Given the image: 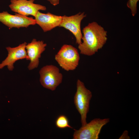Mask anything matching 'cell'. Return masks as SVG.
I'll return each instance as SVG.
<instances>
[{
    "mask_svg": "<svg viewBox=\"0 0 139 139\" xmlns=\"http://www.w3.org/2000/svg\"><path fill=\"white\" fill-rule=\"evenodd\" d=\"M83 42L78 48L82 55L91 56L102 48L107 40V31L95 22L89 24L82 30Z\"/></svg>",
    "mask_w": 139,
    "mask_h": 139,
    "instance_id": "cell-1",
    "label": "cell"
},
{
    "mask_svg": "<svg viewBox=\"0 0 139 139\" xmlns=\"http://www.w3.org/2000/svg\"><path fill=\"white\" fill-rule=\"evenodd\" d=\"M55 59L63 69L69 71L76 69L80 57L76 48L71 45L64 44L55 55Z\"/></svg>",
    "mask_w": 139,
    "mask_h": 139,
    "instance_id": "cell-2",
    "label": "cell"
},
{
    "mask_svg": "<svg viewBox=\"0 0 139 139\" xmlns=\"http://www.w3.org/2000/svg\"><path fill=\"white\" fill-rule=\"evenodd\" d=\"M76 84L77 90L74 97V102L76 109L81 115V122L83 126L87 123V115L89 111L92 93L80 80H77Z\"/></svg>",
    "mask_w": 139,
    "mask_h": 139,
    "instance_id": "cell-3",
    "label": "cell"
},
{
    "mask_svg": "<svg viewBox=\"0 0 139 139\" xmlns=\"http://www.w3.org/2000/svg\"><path fill=\"white\" fill-rule=\"evenodd\" d=\"M109 121V118H95L79 130H75L73 139H98L102 128Z\"/></svg>",
    "mask_w": 139,
    "mask_h": 139,
    "instance_id": "cell-4",
    "label": "cell"
},
{
    "mask_svg": "<svg viewBox=\"0 0 139 139\" xmlns=\"http://www.w3.org/2000/svg\"><path fill=\"white\" fill-rule=\"evenodd\" d=\"M39 73L41 85L52 91L55 90L62 82L63 75L56 66L53 65L45 66L41 69Z\"/></svg>",
    "mask_w": 139,
    "mask_h": 139,
    "instance_id": "cell-5",
    "label": "cell"
},
{
    "mask_svg": "<svg viewBox=\"0 0 139 139\" xmlns=\"http://www.w3.org/2000/svg\"><path fill=\"white\" fill-rule=\"evenodd\" d=\"M34 0H11L9 6L11 10L20 15L34 17L39 10L45 11L46 7L34 3Z\"/></svg>",
    "mask_w": 139,
    "mask_h": 139,
    "instance_id": "cell-6",
    "label": "cell"
},
{
    "mask_svg": "<svg viewBox=\"0 0 139 139\" xmlns=\"http://www.w3.org/2000/svg\"><path fill=\"white\" fill-rule=\"evenodd\" d=\"M86 16L84 12H79L70 16H62V22L59 26L63 27L72 33L75 37L76 43L78 45L82 42L83 36L81 28V22Z\"/></svg>",
    "mask_w": 139,
    "mask_h": 139,
    "instance_id": "cell-7",
    "label": "cell"
},
{
    "mask_svg": "<svg viewBox=\"0 0 139 139\" xmlns=\"http://www.w3.org/2000/svg\"><path fill=\"white\" fill-rule=\"evenodd\" d=\"M0 22L10 29L13 28H27L30 25L36 24L35 19L32 17H29L17 13L13 15L7 11L0 13Z\"/></svg>",
    "mask_w": 139,
    "mask_h": 139,
    "instance_id": "cell-8",
    "label": "cell"
},
{
    "mask_svg": "<svg viewBox=\"0 0 139 139\" xmlns=\"http://www.w3.org/2000/svg\"><path fill=\"white\" fill-rule=\"evenodd\" d=\"M27 45V43L25 42L15 47H7L6 49L8 52V56L0 63V70L6 66L9 70L12 71L14 68V64L16 61L23 59L28 60L25 50Z\"/></svg>",
    "mask_w": 139,
    "mask_h": 139,
    "instance_id": "cell-9",
    "label": "cell"
},
{
    "mask_svg": "<svg viewBox=\"0 0 139 139\" xmlns=\"http://www.w3.org/2000/svg\"><path fill=\"white\" fill-rule=\"evenodd\" d=\"M46 44L42 41H37L33 39L31 42L27 44L26 46L28 57V60H30L28 66V69L31 70L37 68L39 65V58L41 54L45 50Z\"/></svg>",
    "mask_w": 139,
    "mask_h": 139,
    "instance_id": "cell-10",
    "label": "cell"
},
{
    "mask_svg": "<svg viewBox=\"0 0 139 139\" xmlns=\"http://www.w3.org/2000/svg\"><path fill=\"white\" fill-rule=\"evenodd\" d=\"M34 19L36 23L41 28L44 32H46L59 26L62 22V16L49 12L44 13L38 11Z\"/></svg>",
    "mask_w": 139,
    "mask_h": 139,
    "instance_id": "cell-11",
    "label": "cell"
},
{
    "mask_svg": "<svg viewBox=\"0 0 139 139\" xmlns=\"http://www.w3.org/2000/svg\"><path fill=\"white\" fill-rule=\"evenodd\" d=\"M55 125L57 128L60 129L67 128H73L69 124L68 118L64 115H60L57 118L55 121Z\"/></svg>",
    "mask_w": 139,
    "mask_h": 139,
    "instance_id": "cell-12",
    "label": "cell"
},
{
    "mask_svg": "<svg viewBox=\"0 0 139 139\" xmlns=\"http://www.w3.org/2000/svg\"><path fill=\"white\" fill-rule=\"evenodd\" d=\"M139 0H128L127 5L131 10L133 16H134L137 12V3Z\"/></svg>",
    "mask_w": 139,
    "mask_h": 139,
    "instance_id": "cell-13",
    "label": "cell"
},
{
    "mask_svg": "<svg viewBox=\"0 0 139 139\" xmlns=\"http://www.w3.org/2000/svg\"><path fill=\"white\" fill-rule=\"evenodd\" d=\"M129 138V137L128 135V132L127 131H125L123 133L122 135L119 138L122 139L127 138V139Z\"/></svg>",
    "mask_w": 139,
    "mask_h": 139,
    "instance_id": "cell-14",
    "label": "cell"
},
{
    "mask_svg": "<svg viewBox=\"0 0 139 139\" xmlns=\"http://www.w3.org/2000/svg\"><path fill=\"white\" fill-rule=\"evenodd\" d=\"M52 5L55 6L59 4V0H47Z\"/></svg>",
    "mask_w": 139,
    "mask_h": 139,
    "instance_id": "cell-15",
    "label": "cell"
}]
</instances>
